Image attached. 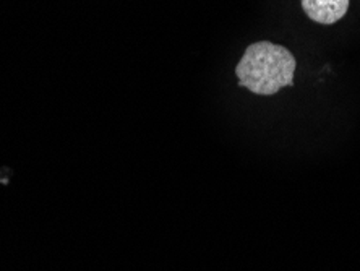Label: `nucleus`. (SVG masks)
<instances>
[{
	"label": "nucleus",
	"mask_w": 360,
	"mask_h": 271,
	"mask_svg": "<svg viewBox=\"0 0 360 271\" xmlns=\"http://www.w3.org/2000/svg\"><path fill=\"white\" fill-rule=\"evenodd\" d=\"M297 61L288 47L260 41L250 44L236 67L239 84L260 96H271L292 87Z\"/></svg>",
	"instance_id": "f257e3e1"
},
{
	"label": "nucleus",
	"mask_w": 360,
	"mask_h": 271,
	"mask_svg": "<svg viewBox=\"0 0 360 271\" xmlns=\"http://www.w3.org/2000/svg\"><path fill=\"white\" fill-rule=\"evenodd\" d=\"M349 2L351 0H302V8L316 23L333 25L347 13Z\"/></svg>",
	"instance_id": "f03ea898"
}]
</instances>
